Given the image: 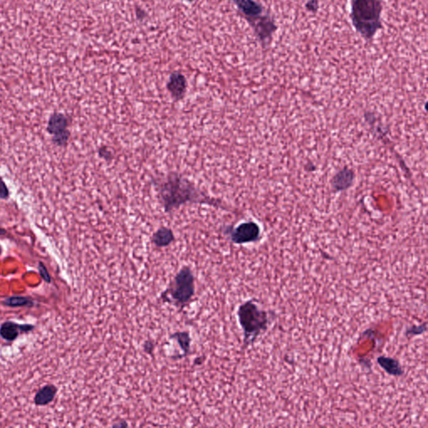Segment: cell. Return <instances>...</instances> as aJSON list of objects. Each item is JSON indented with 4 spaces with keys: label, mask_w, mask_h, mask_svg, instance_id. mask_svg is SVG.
<instances>
[{
    "label": "cell",
    "mask_w": 428,
    "mask_h": 428,
    "mask_svg": "<svg viewBox=\"0 0 428 428\" xmlns=\"http://www.w3.org/2000/svg\"><path fill=\"white\" fill-rule=\"evenodd\" d=\"M381 13L380 0H351L352 23L366 40H371L381 29Z\"/></svg>",
    "instance_id": "1"
},
{
    "label": "cell",
    "mask_w": 428,
    "mask_h": 428,
    "mask_svg": "<svg viewBox=\"0 0 428 428\" xmlns=\"http://www.w3.org/2000/svg\"><path fill=\"white\" fill-rule=\"evenodd\" d=\"M237 315L244 332L245 346L253 344L268 329L269 323L268 312L261 309L253 300H247L239 305Z\"/></svg>",
    "instance_id": "2"
},
{
    "label": "cell",
    "mask_w": 428,
    "mask_h": 428,
    "mask_svg": "<svg viewBox=\"0 0 428 428\" xmlns=\"http://www.w3.org/2000/svg\"><path fill=\"white\" fill-rule=\"evenodd\" d=\"M160 194L166 211L178 208L188 201L198 198L194 187L177 176H169L161 184Z\"/></svg>",
    "instance_id": "3"
},
{
    "label": "cell",
    "mask_w": 428,
    "mask_h": 428,
    "mask_svg": "<svg viewBox=\"0 0 428 428\" xmlns=\"http://www.w3.org/2000/svg\"><path fill=\"white\" fill-rule=\"evenodd\" d=\"M195 294V278L192 269L185 266L176 273L171 284V299L183 307L191 301Z\"/></svg>",
    "instance_id": "4"
},
{
    "label": "cell",
    "mask_w": 428,
    "mask_h": 428,
    "mask_svg": "<svg viewBox=\"0 0 428 428\" xmlns=\"http://www.w3.org/2000/svg\"><path fill=\"white\" fill-rule=\"evenodd\" d=\"M67 117L62 114H54L48 122L47 130L49 134L52 136L53 142L58 146H64L67 143L70 132L68 131Z\"/></svg>",
    "instance_id": "5"
},
{
    "label": "cell",
    "mask_w": 428,
    "mask_h": 428,
    "mask_svg": "<svg viewBox=\"0 0 428 428\" xmlns=\"http://www.w3.org/2000/svg\"><path fill=\"white\" fill-rule=\"evenodd\" d=\"M232 241L237 245H244L256 242L259 239L260 229L253 222L242 223L230 232Z\"/></svg>",
    "instance_id": "6"
},
{
    "label": "cell",
    "mask_w": 428,
    "mask_h": 428,
    "mask_svg": "<svg viewBox=\"0 0 428 428\" xmlns=\"http://www.w3.org/2000/svg\"><path fill=\"white\" fill-rule=\"evenodd\" d=\"M250 24L262 18L263 8L255 0H232Z\"/></svg>",
    "instance_id": "7"
},
{
    "label": "cell",
    "mask_w": 428,
    "mask_h": 428,
    "mask_svg": "<svg viewBox=\"0 0 428 428\" xmlns=\"http://www.w3.org/2000/svg\"><path fill=\"white\" fill-rule=\"evenodd\" d=\"M168 89L174 99L180 100L183 97L187 89V81L183 75L180 72L171 74L168 82Z\"/></svg>",
    "instance_id": "8"
},
{
    "label": "cell",
    "mask_w": 428,
    "mask_h": 428,
    "mask_svg": "<svg viewBox=\"0 0 428 428\" xmlns=\"http://www.w3.org/2000/svg\"><path fill=\"white\" fill-rule=\"evenodd\" d=\"M377 363L390 376L399 377L404 374V370L401 363L395 358L379 356L377 358Z\"/></svg>",
    "instance_id": "9"
},
{
    "label": "cell",
    "mask_w": 428,
    "mask_h": 428,
    "mask_svg": "<svg viewBox=\"0 0 428 428\" xmlns=\"http://www.w3.org/2000/svg\"><path fill=\"white\" fill-rule=\"evenodd\" d=\"M174 235L171 229L162 228L156 232L153 237V242L158 247L169 246L173 241Z\"/></svg>",
    "instance_id": "10"
},
{
    "label": "cell",
    "mask_w": 428,
    "mask_h": 428,
    "mask_svg": "<svg viewBox=\"0 0 428 428\" xmlns=\"http://www.w3.org/2000/svg\"><path fill=\"white\" fill-rule=\"evenodd\" d=\"M21 327L13 322H6L0 327V335L6 341L12 342L18 337Z\"/></svg>",
    "instance_id": "11"
},
{
    "label": "cell",
    "mask_w": 428,
    "mask_h": 428,
    "mask_svg": "<svg viewBox=\"0 0 428 428\" xmlns=\"http://www.w3.org/2000/svg\"><path fill=\"white\" fill-rule=\"evenodd\" d=\"M353 173L348 170H344L337 174L334 178V187L336 189H346L353 181Z\"/></svg>",
    "instance_id": "12"
},
{
    "label": "cell",
    "mask_w": 428,
    "mask_h": 428,
    "mask_svg": "<svg viewBox=\"0 0 428 428\" xmlns=\"http://www.w3.org/2000/svg\"><path fill=\"white\" fill-rule=\"evenodd\" d=\"M55 389L51 386H47L39 391L36 396L34 397L35 404L39 406H45L52 402L55 397Z\"/></svg>",
    "instance_id": "13"
},
{
    "label": "cell",
    "mask_w": 428,
    "mask_h": 428,
    "mask_svg": "<svg viewBox=\"0 0 428 428\" xmlns=\"http://www.w3.org/2000/svg\"><path fill=\"white\" fill-rule=\"evenodd\" d=\"M171 339H176L179 346L183 351L184 355H187L190 351L191 337L187 332H176L171 337Z\"/></svg>",
    "instance_id": "14"
},
{
    "label": "cell",
    "mask_w": 428,
    "mask_h": 428,
    "mask_svg": "<svg viewBox=\"0 0 428 428\" xmlns=\"http://www.w3.org/2000/svg\"><path fill=\"white\" fill-rule=\"evenodd\" d=\"M426 331H427V323H423L420 326H413V327L407 329L405 335L407 337H413L425 333Z\"/></svg>",
    "instance_id": "15"
},
{
    "label": "cell",
    "mask_w": 428,
    "mask_h": 428,
    "mask_svg": "<svg viewBox=\"0 0 428 428\" xmlns=\"http://www.w3.org/2000/svg\"><path fill=\"white\" fill-rule=\"evenodd\" d=\"M29 300L23 297H12L10 299L5 300V304L8 306H23L28 304Z\"/></svg>",
    "instance_id": "16"
},
{
    "label": "cell",
    "mask_w": 428,
    "mask_h": 428,
    "mask_svg": "<svg viewBox=\"0 0 428 428\" xmlns=\"http://www.w3.org/2000/svg\"><path fill=\"white\" fill-rule=\"evenodd\" d=\"M7 194H8V192H7L5 185L3 181H0V197H5Z\"/></svg>",
    "instance_id": "17"
},
{
    "label": "cell",
    "mask_w": 428,
    "mask_h": 428,
    "mask_svg": "<svg viewBox=\"0 0 428 428\" xmlns=\"http://www.w3.org/2000/svg\"><path fill=\"white\" fill-rule=\"evenodd\" d=\"M153 349H154V345H153L152 342H148L145 344V350H146V352H147V353H152Z\"/></svg>",
    "instance_id": "18"
},
{
    "label": "cell",
    "mask_w": 428,
    "mask_h": 428,
    "mask_svg": "<svg viewBox=\"0 0 428 428\" xmlns=\"http://www.w3.org/2000/svg\"><path fill=\"white\" fill-rule=\"evenodd\" d=\"M41 266V268H40V273H42V276L45 278V280H47V281H50V277L48 275L47 271L45 270V267L42 265V264H40Z\"/></svg>",
    "instance_id": "19"
},
{
    "label": "cell",
    "mask_w": 428,
    "mask_h": 428,
    "mask_svg": "<svg viewBox=\"0 0 428 428\" xmlns=\"http://www.w3.org/2000/svg\"><path fill=\"white\" fill-rule=\"evenodd\" d=\"M181 1H184V2H187V3H193L196 0H181Z\"/></svg>",
    "instance_id": "20"
},
{
    "label": "cell",
    "mask_w": 428,
    "mask_h": 428,
    "mask_svg": "<svg viewBox=\"0 0 428 428\" xmlns=\"http://www.w3.org/2000/svg\"><path fill=\"white\" fill-rule=\"evenodd\" d=\"M0 252H1V250H0Z\"/></svg>",
    "instance_id": "21"
}]
</instances>
